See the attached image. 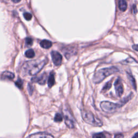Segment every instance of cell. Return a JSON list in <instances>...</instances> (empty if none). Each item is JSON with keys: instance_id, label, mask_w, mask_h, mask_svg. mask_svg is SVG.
I'll list each match as a JSON object with an SVG mask.
<instances>
[{"instance_id": "1", "label": "cell", "mask_w": 138, "mask_h": 138, "mask_svg": "<svg viewBox=\"0 0 138 138\" xmlns=\"http://www.w3.org/2000/svg\"><path fill=\"white\" fill-rule=\"evenodd\" d=\"M47 64L45 59L34 60L26 62L22 68L24 74L30 76H35L41 71L42 69Z\"/></svg>"}, {"instance_id": "2", "label": "cell", "mask_w": 138, "mask_h": 138, "mask_svg": "<svg viewBox=\"0 0 138 138\" xmlns=\"http://www.w3.org/2000/svg\"><path fill=\"white\" fill-rule=\"evenodd\" d=\"M118 71V69L114 66L100 69L95 73L93 78V81L95 84L100 83L111 74L116 73Z\"/></svg>"}, {"instance_id": "3", "label": "cell", "mask_w": 138, "mask_h": 138, "mask_svg": "<svg viewBox=\"0 0 138 138\" xmlns=\"http://www.w3.org/2000/svg\"><path fill=\"white\" fill-rule=\"evenodd\" d=\"M82 117L85 122L93 126H101L102 123L98 118H96L91 112L83 110L82 111Z\"/></svg>"}, {"instance_id": "4", "label": "cell", "mask_w": 138, "mask_h": 138, "mask_svg": "<svg viewBox=\"0 0 138 138\" xmlns=\"http://www.w3.org/2000/svg\"><path fill=\"white\" fill-rule=\"evenodd\" d=\"M100 107L101 110L107 113H113L116 112L118 107V105L110 101H104L100 103Z\"/></svg>"}, {"instance_id": "5", "label": "cell", "mask_w": 138, "mask_h": 138, "mask_svg": "<svg viewBox=\"0 0 138 138\" xmlns=\"http://www.w3.org/2000/svg\"><path fill=\"white\" fill-rule=\"evenodd\" d=\"M64 117L66 126L68 128H73L74 127V120L70 113L66 110L64 112Z\"/></svg>"}, {"instance_id": "6", "label": "cell", "mask_w": 138, "mask_h": 138, "mask_svg": "<svg viewBox=\"0 0 138 138\" xmlns=\"http://www.w3.org/2000/svg\"><path fill=\"white\" fill-rule=\"evenodd\" d=\"M51 58L54 64L57 66H59L62 62V56L57 51H53L51 53Z\"/></svg>"}, {"instance_id": "7", "label": "cell", "mask_w": 138, "mask_h": 138, "mask_svg": "<svg viewBox=\"0 0 138 138\" xmlns=\"http://www.w3.org/2000/svg\"><path fill=\"white\" fill-rule=\"evenodd\" d=\"M115 90L116 91V94L118 97H121L124 92V86L122 80L120 78H118L114 83Z\"/></svg>"}, {"instance_id": "8", "label": "cell", "mask_w": 138, "mask_h": 138, "mask_svg": "<svg viewBox=\"0 0 138 138\" xmlns=\"http://www.w3.org/2000/svg\"><path fill=\"white\" fill-rule=\"evenodd\" d=\"M47 79V75L45 73L42 74L38 77H34L31 79L32 82L37 83L40 85H44L46 83Z\"/></svg>"}, {"instance_id": "9", "label": "cell", "mask_w": 138, "mask_h": 138, "mask_svg": "<svg viewBox=\"0 0 138 138\" xmlns=\"http://www.w3.org/2000/svg\"><path fill=\"white\" fill-rule=\"evenodd\" d=\"M27 138H54V136L45 132H39L30 135Z\"/></svg>"}, {"instance_id": "10", "label": "cell", "mask_w": 138, "mask_h": 138, "mask_svg": "<svg viewBox=\"0 0 138 138\" xmlns=\"http://www.w3.org/2000/svg\"><path fill=\"white\" fill-rule=\"evenodd\" d=\"M15 76L14 74L11 72L9 71H4L2 73L1 78L3 80L8 79V80H12L14 78Z\"/></svg>"}, {"instance_id": "11", "label": "cell", "mask_w": 138, "mask_h": 138, "mask_svg": "<svg viewBox=\"0 0 138 138\" xmlns=\"http://www.w3.org/2000/svg\"><path fill=\"white\" fill-rule=\"evenodd\" d=\"M133 94L132 92L127 97L124 98L122 100H120V102L117 104L118 107H122L123 106H124L125 104L127 103L128 101H130L132 99V97H133Z\"/></svg>"}, {"instance_id": "12", "label": "cell", "mask_w": 138, "mask_h": 138, "mask_svg": "<svg viewBox=\"0 0 138 138\" xmlns=\"http://www.w3.org/2000/svg\"><path fill=\"white\" fill-rule=\"evenodd\" d=\"M40 45H41V47L42 48L44 49H48L51 47L52 42L50 41H48V40L44 39L42 41L41 43H40Z\"/></svg>"}, {"instance_id": "13", "label": "cell", "mask_w": 138, "mask_h": 138, "mask_svg": "<svg viewBox=\"0 0 138 138\" xmlns=\"http://www.w3.org/2000/svg\"><path fill=\"white\" fill-rule=\"evenodd\" d=\"M55 83V74L54 72H51L50 74V76L48 78V84L49 88H52L54 85Z\"/></svg>"}, {"instance_id": "14", "label": "cell", "mask_w": 138, "mask_h": 138, "mask_svg": "<svg viewBox=\"0 0 138 138\" xmlns=\"http://www.w3.org/2000/svg\"><path fill=\"white\" fill-rule=\"evenodd\" d=\"M119 8L122 11H125L127 8V4L126 0H119Z\"/></svg>"}, {"instance_id": "15", "label": "cell", "mask_w": 138, "mask_h": 138, "mask_svg": "<svg viewBox=\"0 0 138 138\" xmlns=\"http://www.w3.org/2000/svg\"><path fill=\"white\" fill-rule=\"evenodd\" d=\"M25 56L28 58H32L35 56V54H34V52L32 49H29L26 51Z\"/></svg>"}, {"instance_id": "16", "label": "cell", "mask_w": 138, "mask_h": 138, "mask_svg": "<svg viewBox=\"0 0 138 138\" xmlns=\"http://www.w3.org/2000/svg\"><path fill=\"white\" fill-rule=\"evenodd\" d=\"M128 78L129 79L130 82L131 84V85L133 86V88L136 90V82L134 78V77L132 76V74L128 73Z\"/></svg>"}, {"instance_id": "17", "label": "cell", "mask_w": 138, "mask_h": 138, "mask_svg": "<svg viewBox=\"0 0 138 138\" xmlns=\"http://www.w3.org/2000/svg\"><path fill=\"white\" fill-rule=\"evenodd\" d=\"M54 120L55 122H61L63 120V117L62 115L59 113H57L55 115V117L54 118Z\"/></svg>"}, {"instance_id": "18", "label": "cell", "mask_w": 138, "mask_h": 138, "mask_svg": "<svg viewBox=\"0 0 138 138\" xmlns=\"http://www.w3.org/2000/svg\"><path fill=\"white\" fill-rule=\"evenodd\" d=\"M33 43V40L32 38L27 37L25 38V45L27 47H30L32 45Z\"/></svg>"}, {"instance_id": "19", "label": "cell", "mask_w": 138, "mask_h": 138, "mask_svg": "<svg viewBox=\"0 0 138 138\" xmlns=\"http://www.w3.org/2000/svg\"><path fill=\"white\" fill-rule=\"evenodd\" d=\"M15 85L17 87H18L19 89H22L23 87V81L21 79H18V80L15 82Z\"/></svg>"}, {"instance_id": "20", "label": "cell", "mask_w": 138, "mask_h": 138, "mask_svg": "<svg viewBox=\"0 0 138 138\" xmlns=\"http://www.w3.org/2000/svg\"><path fill=\"white\" fill-rule=\"evenodd\" d=\"M111 82L112 81H110V82H109L108 83H107L104 87L102 89V91H107L108 90L110 89L111 88V86H112V83H111Z\"/></svg>"}, {"instance_id": "21", "label": "cell", "mask_w": 138, "mask_h": 138, "mask_svg": "<svg viewBox=\"0 0 138 138\" xmlns=\"http://www.w3.org/2000/svg\"><path fill=\"white\" fill-rule=\"evenodd\" d=\"M93 138H106V136L102 133H98L94 134L93 135Z\"/></svg>"}, {"instance_id": "22", "label": "cell", "mask_w": 138, "mask_h": 138, "mask_svg": "<svg viewBox=\"0 0 138 138\" xmlns=\"http://www.w3.org/2000/svg\"><path fill=\"white\" fill-rule=\"evenodd\" d=\"M24 19L27 21H30L32 19V15L29 13H25L23 14Z\"/></svg>"}, {"instance_id": "23", "label": "cell", "mask_w": 138, "mask_h": 138, "mask_svg": "<svg viewBox=\"0 0 138 138\" xmlns=\"http://www.w3.org/2000/svg\"><path fill=\"white\" fill-rule=\"evenodd\" d=\"M28 92H29V93L30 95H31L33 93V86L31 84H29L28 85Z\"/></svg>"}, {"instance_id": "24", "label": "cell", "mask_w": 138, "mask_h": 138, "mask_svg": "<svg viewBox=\"0 0 138 138\" xmlns=\"http://www.w3.org/2000/svg\"><path fill=\"white\" fill-rule=\"evenodd\" d=\"M114 138H124V135L121 134H118L117 135H115Z\"/></svg>"}, {"instance_id": "25", "label": "cell", "mask_w": 138, "mask_h": 138, "mask_svg": "<svg viewBox=\"0 0 138 138\" xmlns=\"http://www.w3.org/2000/svg\"><path fill=\"white\" fill-rule=\"evenodd\" d=\"M132 48H133L134 50L138 51V45H133L132 46Z\"/></svg>"}, {"instance_id": "26", "label": "cell", "mask_w": 138, "mask_h": 138, "mask_svg": "<svg viewBox=\"0 0 138 138\" xmlns=\"http://www.w3.org/2000/svg\"><path fill=\"white\" fill-rule=\"evenodd\" d=\"M133 11H134V14H136V12H137V9H136V6L135 5H134L133 6Z\"/></svg>"}, {"instance_id": "27", "label": "cell", "mask_w": 138, "mask_h": 138, "mask_svg": "<svg viewBox=\"0 0 138 138\" xmlns=\"http://www.w3.org/2000/svg\"><path fill=\"white\" fill-rule=\"evenodd\" d=\"M132 138H138V132L137 133H136Z\"/></svg>"}, {"instance_id": "28", "label": "cell", "mask_w": 138, "mask_h": 138, "mask_svg": "<svg viewBox=\"0 0 138 138\" xmlns=\"http://www.w3.org/2000/svg\"><path fill=\"white\" fill-rule=\"evenodd\" d=\"M11 1H12L14 3H19V2H20L21 1V0H11Z\"/></svg>"}]
</instances>
